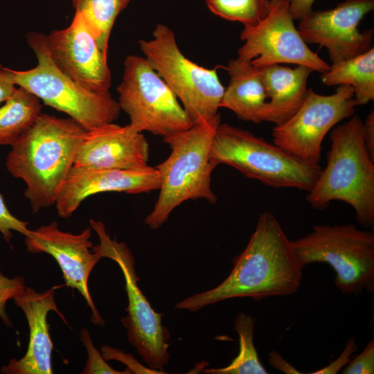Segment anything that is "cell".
Wrapping results in <instances>:
<instances>
[{"label": "cell", "instance_id": "obj_11", "mask_svg": "<svg viewBox=\"0 0 374 374\" xmlns=\"http://www.w3.org/2000/svg\"><path fill=\"white\" fill-rule=\"evenodd\" d=\"M356 106L353 89L349 85L337 86L335 93L328 96L308 89L294 114L273 127L274 143L302 161L319 163L326 135L341 121L350 117Z\"/></svg>", "mask_w": 374, "mask_h": 374}, {"label": "cell", "instance_id": "obj_18", "mask_svg": "<svg viewBox=\"0 0 374 374\" xmlns=\"http://www.w3.org/2000/svg\"><path fill=\"white\" fill-rule=\"evenodd\" d=\"M15 305L24 312L29 328L27 350L19 359H12L1 367L6 374H52L51 355L53 344L49 334L48 314L55 311L62 319L55 301V289L51 287L38 292L26 287L24 292L13 299Z\"/></svg>", "mask_w": 374, "mask_h": 374}, {"label": "cell", "instance_id": "obj_26", "mask_svg": "<svg viewBox=\"0 0 374 374\" xmlns=\"http://www.w3.org/2000/svg\"><path fill=\"white\" fill-rule=\"evenodd\" d=\"M80 337L83 345L84 346L88 358L85 366L82 370V374H96V373H109V374H130L128 368L123 371H120L112 368L103 358L101 353L94 346L91 335L87 328H84L80 332Z\"/></svg>", "mask_w": 374, "mask_h": 374}, {"label": "cell", "instance_id": "obj_12", "mask_svg": "<svg viewBox=\"0 0 374 374\" xmlns=\"http://www.w3.org/2000/svg\"><path fill=\"white\" fill-rule=\"evenodd\" d=\"M244 44L238 58L256 67L273 64L303 65L321 74L330 65L313 52L302 38L290 12V0H270L269 11L258 25L244 28Z\"/></svg>", "mask_w": 374, "mask_h": 374}, {"label": "cell", "instance_id": "obj_20", "mask_svg": "<svg viewBox=\"0 0 374 374\" xmlns=\"http://www.w3.org/2000/svg\"><path fill=\"white\" fill-rule=\"evenodd\" d=\"M261 69L268 96L265 121L278 125L288 120L302 105L308 77L314 71L303 65L290 68L273 64Z\"/></svg>", "mask_w": 374, "mask_h": 374}, {"label": "cell", "instance_id": "obj_28", "mask_svg": "<svg viewBox=\"0 0 374 374\" xmlns=\"http://www.w3.org/2000/svg\"><path fill=\"white\" fill-rule=\"evenodd\" d=\"M100 353L105 360H116L127 366L131 373L163 374V371L146 367L140 364L132 355L116 348L103 345L100 348Z\"/></svg>", "mask_w": 374, "mask_h": 374}, {"label": "cell", "instance_id": "obj_4", "mask_svg": "<svg viewBox=\"0 0 374 374\" xmlns=\"http://www.w3.org/2000/svg\"><path fill=\"white\" fill-rule=\"evenodd\" d=\"M220 115L208 123H194L188 130L163 138L170 148L168 157L155 166L160 177L159 194L145 223L160 228L172 211L189 199H204L215 204L211 174L217 166L210 159V148Z\"/></svg>", "mask_w": 374, "mask_h": 374}, {"label": "cell", "instance_id": "obj_29", "mask_svg": "<svg viewBox=\"0 0 374 374\" xmlns=\"http://www.w3.org/2000/svg\"><path fill=\"white\" fill-rule=\"evenodd\" d=\"M27 226L28 222L18 219L10 213L0 193V233L6 241L10 242L13 235L12 231L26 235L30 231Z\"/></svg>", "mask_w": 374, "mask_h": 374}, {"label": "cell", "instance_id": "obj_3", "mask_svg": "<svg viewBox=\"0 0 374 374\" xmlns=\"http://www.w3.org/2000/svg\"><path fill=\"white\" fill-rule=\"evenodd\" d=\"M330 149L306 199L315 209L326 208L332 201L350 205L356 221L368 228L374 224V161L363 138V121L357 115L335 127L330 134Z\"/></svg>", "mask_w": 374, "mask_h": 374}, {"label": "cell", "instance_id": "obj_31", "mask_svg": "<svg viewBox=\"0 0 374 374\" xmlns=\"http://www.w3.org/2000/svg\"><path fill=\"white\" fill-rule=\"evenodd\" d=\"M357 346L354 339H348L346 343L345 350L343 351L339 359L332 362L329 366L323 368L321 370L311 373L312 374L321 373H336L346 363L350 360V355L357 350Z\"/></svg>", "mask_w": 374, "mask_h": 374}, {"label": "cell", "instance_id": "obj_32", "mask_svg": "<svg viewBox=\"0 0 374 374\" xmlns=\"http://www.w3.org/2000/svg\"><path fill=\"white\" fill-rule=\"evenodd\" d=\"M9 68L0 64V106H1L14 93L17 88Z\"/></svg>", "mask_w": 374, "mask_h": 374}, {"label": "cell", "instance_id": "obj_1", "mask_svg": "<svg viewBox=\"0 0 374 374\" xmlns=\"http://www.w3.org/2000/svg\"><path fill=\"white\" fill-rule=\"evenodd\" d=\"M233 268L220 284L178 302L177 310L196 312L233 298L259 301L273 296H287L300 288L303 269L290 240L276 217L261 213L244 250L233 260Z\"/></svg>", "mask_w": 374, "mask_h": 374}, {"label": "cell", "instance_id": "obj_10", "mask_svg": "<svg viewBox=\"0 0 374 374\" xmlns=\"http://www.w3.org/2000/svg\"><path fill=\"white\" fill-rule=\"evenodd\" d=\"M117 92L121 109L139 132L147 131L163 138L193 125L176 96L144 57H125Z\"/></svg>", "mask_w": 374, "mask_h": 374}, {"label": "cell", "instance_id": "obj_2", "mask_svg": "<svg viewBox=\"0 0 374 374\" xmlns=\"http://www.w3.org/2000/svg\"><path fill=\"white\" fill-rule=\"evenodd\" d=\"M87 130L71 118L40 113L11 145L6 167L26 185L33 213L55 204Z\"/></svg>", "mask_w": 374, "mask_h": 374}, {"label": "cell", "instance_id": "obj_25", "mask_svg": "<svg viewBox=\"0 0 374 374\" xmlns=\"http://www.w3.org/2000/svg\"><path fill=\"white\" fill-rule=\"evenodd\" d=\"M215 15L231 21H238L244 28L258 25L268 15L270 0H204Z\"/></svg>", "mask_w": 374, "mask_h": 374}, {"label": "cell", "instance_id": "obj_23", "mask_svg": "<svg viewBox=\"0 0 374 374\" xmlns=\"http://www.w3.org/2000/svg\"><path fill=\"white\" fill-rule=\"evenodd\" d=\"M256 319L251 314L239 312L233 322L239 336V353L231 363L223 368H206L207 374H267L261 364L253 343Z\"/></svg>", "mask_w": 374, "mask_h": 374}, {"label": "cell", "instance_id": "obj_6", "mask_svg": "<svg viewBox=\"0 0 374 374\" xmlns=\"http://www.w3.org/2000/svg\"><path fill=\"white\" fill-rule=\"evenodd\" d=\"M26 40L37 64L28 70L9 69L17 87L35 96L45 105L65 113L87 131L113 123L118 117L121 109L109 92H92L57 69L49 55L46 35L29 32Z\"/></svg>", "mask_w": 374, "mask_h": 374}, {"label": "cell", "instance_id": "obj_16", "mask_svg": "<svg viewBox=\"0 0 374 374\" xmlns=\"http://www.w3.org/2000/svg\"><path fill=\"white\" fill-rule=\"evenodd\" d=\"M160 177L155 167L133 169L73 166L57 197L58 216L69 218L91 195L106 192L139 194L159 190Z\"/></svg>", "mask_w": 374, "mask_h": 374}, {"label": "cell", "instance_id": "obj_8", "mask_svg": "<svg viewBox=\"0 0 374 374\" xmlns=\"http://www.w3.org/2000/svg\"><path fill=\"white\" fill-rule=\"evenodd\" d=\"M139 47L152 69L176 96L194 123H208L218 115L225 88L217 69H207L190 60L180 51L174 32L157 24L149 39Z\"/></svg>", "mask_w": 374, "mask_h": 374}, {"label": "cell", "instance_id": "obj_13", "mask_svg": "<svg viewBox=\"0 0 374 374\" xmlns=\"http://www.w3.org/2000/svg\"><path fill=\"white\" fill-rule=\"evenodd\" d=\"M46 39L51 60L63 73L92 92H109L107 55L80 14L75 12L69 26L52 30Z\"/></svg>", "mask_w": 374, "mask_h": 374}, {"label": "cell", "instance_id": "obj_35", "mask_svg": "<svg viewBox=\"0 0 374 374\" xmlns=\"http://www.w3.org/2000/svg\"><path fill=\"white\" fill-rule=\"evenodd\" d=\"M268 361L271 366L285 373H301L291 364L286 362L279 353L275 351H271L269 353Z\"/></svg>", "mask_w": 374, "mask_h": 374}, {"label": "cell", "instance_id": "obj_27", "mask_svg": "<svg viewBox=\"0 0 374 374\" xmlns=\"http://www.w3.org/2000/svg\"><path fill=\"white\" fill-rule=\"evenodd\" d=\"M25 289V279L23 277L10 278L0 272V317L8 326H11V322L6 312V303L21 294Z\"/></svg>", "mask_w": 374, "mask_h": 374}, {"label": "cell", "instance_id": "obj_9", "mask_svg": "<svg viewBox=\"0 0 374 374\" xmlns=\"http://www.w3.org/2000/svg\"><path fill=\"white\" fill-rule=\"evenodd\" d=\"M89 222L99 238V244L92 250L116 262L124 276L128 303L121 323L127 330V340L148 367L164 372L170 359V335L162 325L163 314L154 311L138 286L139 278L132 251L125 242L112 239L102 222L93 219Z\"/></svg>", "mask_w": 374, "mask_h": 374}, {"label": "cell", "instance_id": "obj_17", "mask_svg": "<svg viewBox=\"0 0 374 374\" xmlns=\"http://www.w3.org/2000/svg\"><path fill=\"white\" fill-rule=\"evenodd\" d=\"M149 143L130 124L106 123L87 131L73 166L133 169L148 166Z\"/></svg>", "mask_w": 374, "mask_h": 374}, {"label": "cell", "instance_id": "obj_22", "mask_svg": "<svg viewBox=\"0 0 374 374\" xmlns=\"http://www.w3.org/2000/svg\"><path fill=\"white\" fill-rule=\"evenodd\" d=\"M42 105L35 96L17 87L0 106V145H12L35 121Z\"/></svg>", "mask_w": 374, "mask_h": 374}, {"label": "cell", "instance_id": "obj_15", "mask_svg": "<svg viewBox=\"0 0 374 374\" xmlns=\"http://www.w3.org/2000/svg\"><path fill=\"white\" fill-rule=\"evenodd\" d=\"M92 229L86 228L74 234L62 231L57 222L30 230L25 235V244L30 253H46L51 255L60 266L65 285L76 289L84 297L91 310V322L104 326L88 289L91 271L102 257L92 250L90 240Z\"/></svg>", "mask_w": 374, "mask_h": 374}, {"label": "cell", "instance_id": "obj_33", "mask_svg": "<svg viewBox=\"0 0 374 374\" xmlns=\"http://www.w3.org/2000/svg\"><path fill=\"white\" fill-rule=\"evenodd\" d=\"M363 138L367 152L374 161V112L371 111L363 122Z\"/></svg>", "mask_w": 374, "mask_h": 374}, {"label": "cell", "instance_id": "obj_34", "mask_svg": "<svg viewBox=\"0 0 374 374\" xmlns=\"http://www.w3.org/2000/svg\"><path fill=\"white\" fill-rule=\"evenodd\" d=\"M315 0H290V12L294 20H301L312 10Z\"/></svg>", "mask_w": 374, "mask_h": 374}, {"label": "cell", "instance_id": "obj_7", "mask_svg": "<svg viewBox=\"0 0 374 374\" xmlns=\"http://www.w3.org/2000/svg\"><path fill=\"white\" fill-rule=\"evenodd\" d=\"M290 243L303 269L309 264H328L341 294L358 296L374 290L373 231L353 224L314 225L309 233Z\"/></svg>", "mask_w": 374, "mask_h": 374}, {"label": "cell", "instance_id": "obj_5", "mask_svg": "<svg viewBox=\"0 0 374 374\" xmlns=\"http://www.w3.org/2000/svg\"><path fill=\"white\" fill-rule=\"evenodd\" d=\"M210 159L216 166H230L268 186L307 192L322 170L319 163L302 161L248 130L221 122L213 137Z\"/></svg>", "mask_w": 374, "mask_h": 374}, {"label": "cell", "instance_id": "obj_30", "mask_svg": "<svg viewBox=\"0 0 374 374\" xmlns=\"http://www.w3.org/2000/svg\"><path fill=\"white\" fill-rule=\"evenodd\" d=\"M343 374H373L374 373V339H372L363 351L350 360L343 369Z\"/></svg>", "mask_w": 374, "mask_h": 374}, {"label": "cell", "instance_id": "obj_14", "mask_svg": "<svg viewBox=\"0 0 374 374\" xmlns=\"http://www.w3.org/2000/svg\"><path fill=\"white\" fill-rule=\"evenodd\" d=\"M374 8V0H345L327 10H312L297 28L306 43L325 47L332 63L347 60L371 48L373 30L358 26Z\"/></svg>", "mask_w": 374, "mask_h": 374}, {"label": "cell", "instance_id": "obj_24", "mask_svg": "<svg viewBox=\"0 0 374 374\" xmlns=\"http://www.w3.org/2000/svg\"><path fill=\"white\" fill-rule=\"evenodd\" d=\"M131 0H71L75 13L80 14L108 55L109 39L118 15Z\"/></svg>", "mask_w": 374, "mask_h": 374}, {"label": "cell", "instance_id": "obj_19", "mask_svg": "<svg viewBox=\"0 0 374 374\" xmlns=\"http://www.w3.org/2000/svg\"><path fill=\"white\" fill-rule=\"evenodd\" d=\"M229 83L224 89L220 107L232 111L238 118L258 124L265 121L268 96L261 67L238 57L226 68Z\"/></svg>", "mask_w": 374, "mask_h": 374}, {"label": "cell", "instance_id": "obj_21", "mask_svg": "<svg viewBox=\"0 0 374 374\" xmlns=\"http://www.w3.org/2000/svg\"><path fill=\"white\" fill-rule=\"evenodd\" d=\"M327 87L349 85L356 105L374 99V48L350 59L332 63L321 77Z\"/></svg>", "mask_w": 374, "mask_h": 374}]
</instances>
